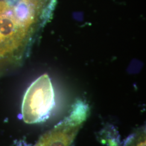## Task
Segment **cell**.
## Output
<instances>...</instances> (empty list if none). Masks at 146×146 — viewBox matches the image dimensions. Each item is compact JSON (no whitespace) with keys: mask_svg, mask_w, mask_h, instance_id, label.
<instances>
[{"mask_svg":"<svg viewBox=\"0 0 146 146\" xmlns=\"http://www.w3.org/2000/svg\"><path fill=\"white\" fill-rule=\"evenodd\" d=\"M54 105V93L49 76L45 74L37 79L27 90L22 104V115L27 123L46 120Z\"/></svg>","mask_w":146,"mask_h":146,"instance_id":"obj_1","label":"cell"}]
</instances>
